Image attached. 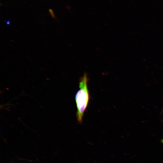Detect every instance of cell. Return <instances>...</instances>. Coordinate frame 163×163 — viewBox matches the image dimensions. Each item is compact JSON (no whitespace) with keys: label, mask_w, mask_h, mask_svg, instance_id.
Masks as SVG:
<instances>
[{"label":"cell","mask_w":163,"mask_h":163,"mask_svg":"<svg viewBox=\"0 0 163 163\" xmlns=\"http://www.w3.org/2000/svg\"><path fill=\"white\" fill-rule=\"evenodd\" d=\"M10 23H11L10 20L9 19L6 22V24L7 25H8L10 24Z\"/></svg>","instance_id":"cell-3"},{"label":"cell","mask_w":163,"mask_h":163,"mask_svg":"<svg viewBox=\"0 0 163 163\" xmlns=\"http://www.w3.org/2000/svg\"><path fill=\"white\" fill-rule=\"evenodd\" d=\"M49 11L51 17L53 18H55L56 17L52 9H50L49 10Z\"/></svg>","instance_id":"cell-2"},{"label":"cell","mask_w":163,"mask_h":163,"mask_svg":"<svg viewBox=\"0 0 163 163\" xmlns=\"http://www.w3.org/2000/svg\"><path fill=\"white\" fill-rule=\"evenodd\" d=\"M88 80L87 74L85 72L80 78L79 89L75 97L77 109L76 116L79 123H82L84 113L85 110L89 99V94L88 88L87 83Z\"/></svg>","instance_id":"cell-1"},{"label":"cell","mask_w":163,"mask_h":163,"mask_svg":"<svg viewBox=\"0 0 163 163\" xmlns=\"http://www.w3.org/2000/svg\"><path fill=\"white\" fill-rule=\"evenodd\" d=\"M160 142L162 143L163 144V139H162L161 140Z\"/></svg>","instance_id":"cell-4"}]
</instances>
